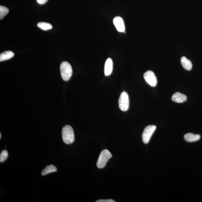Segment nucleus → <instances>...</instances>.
Wrapping results in <instances>:
<instances>
[{
	"label": "nucleus",
	"mask_w": 202,
	"mask_h": 202,
	"mask_svg": "<svg viewBox=\"0 0 202 202\" xmlns=\"http://www.w3.org/2000/svg\"><path fill=\"white\" fill-rule=\"evenodd\" d=\"M62 136L64 142L66 144H71L75 141V135L72 127L66 125L62 130Z\"/></svg>",
	"instance_id": "nucleus-1"
},
{
	"label": "nucleus",
	"mask_w": 202,
	"mask_h": 202,
	"mask_svg": "<svg viewBox=\"0 0 202 202\" xmlns=\"http://www.w3.org/2000/svg\"><path fill=\"white\" fill-rule=\"evenodd\" d=\"M60 73L63 80L68 81L72 75V69L70 64L67 61H63L60 66Z\"/></svg>",
	"instance_id": "nucleus-2"
},
{
	"label": "nucleus",
	"mask_w": 202,
	"mask_h": 202,
	"mask_svg": "<svg viewBox=\"0 0 202 202\" xmlns=\"http://www.w3.org/2000/svg\"><path fill=\"white\" fill-rule=\"evenodd\" d=\"M112 157V154L108 149H104L102 151L97 162V167L99 168L104 167L108 160Z\"/></svg>",
	"instance_id": "nucleus-3"
},
{
	"label": "nucleus",
	"mask_w": 202,
	"mask_h": 202,
	"mask_svg": "<svg viewBox=\"0 0 202 202\" xmlns=\"http://www.w3.org/2000/svg\"><path fill=\"white\" fill-rule=\"evenodd\" d=\"M119 108L122 111L128 110L129 106V101L128 94L123 92L120 95L118 101Z\"/></svg>",
	"instance_id": "nucleus-4"
},
{
	"label": "nucleus",
	"mask_w": 202,
	"mask_h": 202,
	"mask_svg": "<svg viewBox=\"0 0 202 202\" xmlns=\"http://www.w3.org/2000/svg\"><path fill=\"white\" fill-rule=\"evenodd\" d=\"M156 129V126L154 125H148L144 128L142 135V141L144 144H147L149 142Z\"/></svg>",
	"instance_id": "nucleus-5"
},
{
	"label": "nucleus",
	"mask_w": 202,
	"mask_h": 202,
	"mask_svg": "<svg viewBox=\"0 0 202 202\" xmlns=\"http://www.w3.org/2000/svg\"><path fill=\"white\" fill-rule=\"evenodd\" d=\"M144 79L149 85L152 87H155L157 84V79L154 73L151 71H148L144 73Z\"/></svg>",
	"instance_id": "nucleus-6"
},
{
	"label": "nucleus",
	"mask_w": 202,
	"mask_h": 202,
	"mask_svg": "<svg viewBox=\"0 0 202 202\" xmlns=\"http://www.w3.org/2000/svg\"><path fill=\"white\" fill-rule=\"evenodd\" d=\"M113 23L118 31L123 32L125 31V26L124 21L120 17H116L114 19Z\"/></svg>",
	"instance_id": "nucleus-7"
},
{
	"label": "nucleus",
	"mask_w": 202,
	"mask_h": 202,
	"mask_svg": "<svg viewBox=\"0 0 202 202\" xmlns=\"http://www.w3.org/2000/svg\"><path fill=\"white\" fill-rule=\"evenodd\" d=\"M187 97L186 95L179 92L175 93L171 98L172 101L177 103H183L187 101Z\"/></svg>",
	"instance_id": "nucleus-8"
},
{
	"label": "nucleus",
	"mask_w": 202,
	"mask_h": 202,
	"mask_svg": "<svg viewBox=\"0 0 202 202\" xmlns=\"http://www.w3.org/2000/svg\"><path fill=\"white\" fill-rule=\"evenodd\" d=\"M113 70V61L110 58H108L106 61L104 66L105 75L108 76L111 74Z\"/></svg>",
	"instance_id": "nucleus-9"
},
{
	"label": "nucleus",
	"mask_w": 202,
	"mask_h": 202,
	"mask_svg": "<svg viewBox=\"0 0 202 202\" xmlns=\"http://www.w3.org/2000/svg\"><path fill=\"white\" fill-rule=\"evenodd\" d=\"M200 139V135L188 133L184 135V139L188 142H193L198 141Z\"/></svg>",
	"instance_id": "nucleus-10"
},
{
	"label": "nucleus",
	"mask_w": 202,
	"mask_h": 202,
	"mask_svg": "<svg viewBox=\"0 0 202 202\" xmlns=\"http://www.w3.org/2000/svg\"><path fill=\"white\" fill-rule=\"evenodd\" d=\"M181 63L183 67L187 71H190L192 69V65L191 61L185 57H182L181 58Z\"/></svg>",
	"instance_id": "nucleus-11"
},
{
	"label": "nucleus",
	"mask_w": 202,
	"mask_h": 202,
	"mask_svg": "<svg viewBox=\"0 0 202 202\" xmlns=\"http://www.w3.org/2000/svg\"><path fill=\"white\" fill-rule=\"evenodd\" d=\"M14 54L12 51H7L2 52L0 55V61L10 59L14 56Z\"/></svg>",
	"instance_id": "nucleus-12"
},
{
	"label": "nucleus",
	"mask_w": 202,
	"mask_h": 202,
	"mask_svg": "<svg viewBox=\"0 0 202 202\" xmlns=\"http://www.w3.org/2000/svg\"><path fill=\"white\" fill-rule=\"evenodd\" d=\"M57 171L56 167L53 165H48L46 167L41 173L42 176L46 175L49 173L55 172Z\"/></svg>",
	"instance_id": "nucleus-13"
},
{
	"label": "nucleus",
	"mask_w": 202,
	"mask_h": 202,
	"mask_svg": "<svg viewBox=\"0 0 202 202\" xmlns=\"http://www.w3.org/2000/svg\"><path fill=\"white\" fill-rule=\"evenodd\" d=\"M37 26L42 30L44 31L51 29L52 26L50 23H46V22H39L37 24Z\"/></svg>",
	"instance_id": "nucleus-14"
},
{
	"label": "nucleus",
	"mask_w": 202,
	"mask_h": 202,
	"mask_svg": "<svg viewBox=\"0 0 202 202\" xmlns=\"http://www.w3.org/2000/svg\"><path fill=\"white\" fill-rule=\"evenodd\" d=\"M9 9L5 6H0V19L2 20L4 17L8 13Z\"/></svg>",
	"instance_id": "nucleus-15"
},
{
	"label": "nucleus",
	"mask_w": 202,
	"mask_h": 202,
	"mask_svg": "<svg viewBox=\"0 0 202 202\" xmlns=\"http://www.w3.org/2000/svg\"><path fill=\"white\" fill-rule=\"evenodd\" d=\"M8 154L7 151L6 150H4L2 151L0 154V162L1 163L5 161L7 159Z\"/></svg>",
	"instance_id": "nucleus-16"
},
{
	"label": "nucleus",
	"mask_w": 202,
	"mask_h": 202,
	"mask_svg": "<svg viewBox=\"0 0 202 202\" xmlns=\"http://www.w3.org/2000/svg\"><path fill=\"white\" fill-rule=\"evenodd\" d=\"M96 202H115V201L112 199L100 200L95 201Z\"/></svg>",
	"instance_id": "nucleus-17"
},
{
	"label": "nucleus",
	"mask_w": 202,
	"mask_h": 202,
	"mask_svg": "<svg viewBox=\"0 0 202 202\" xmlns=\"http://www.w3.org/2000/svg\"><path fill=\"white\" fill-rule=\"evenodd\" d=\"M38 4L41 5L44 4L47 2L48 0H36Z\"/></svg>",
	"instance_id": "nucleus-18"
},
{
	"label": "nucleus",
	"mask_w": 202,
	"mask_h": 202,
	"mask_svg": "<svg viewBox=\"0 0 202 202\" xmlns=\"http://www.w3.org/2000/svg\"><path fill=\"white\" fill-rule=\"evenodd\" d=\"M0 139H1V134L0 133Z\"/></svg>",
	"instance_id": "nucleus-19"
}]
</instances>
